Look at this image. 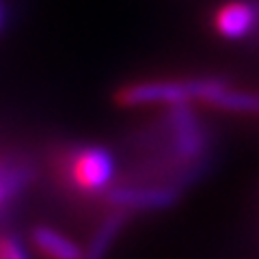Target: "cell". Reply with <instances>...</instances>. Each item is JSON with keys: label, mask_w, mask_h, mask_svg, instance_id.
<instances>
[{"label": "cell", "mask_w": 259, "mask_h": 259, "mask_svg": "<svg viewBox=\"0 0 259 259\" xmlns=\"http://www.w3.org/2000/svg\"><path fill=\"white\" fill-rule=\"evenodd\" d=\"M30 244L44 259H84L82 248L56 227L37 225L30 233Z\"/></svg>", "instance_id": "7a4b0ae2"}, {"label": "cell", "mask_w": 259, "mask_h": 259, "mask_svg": "<svg viewBox=\"0 0 259 259\" xmlns=\"http://www.w3.org/2000/svg\"><path fill=\"white\" fill-rule=\"evenodd\" d=\"M0 259H30L28 250L13 236L0 233Z\"/></svg>", "instance_id": "3957f363"}, {"label": "cell", "mask_w": 259, "mask_h": 259, "mask_svg": "<svg viewBox=\"0 0 259 259\" xmlns=\"http://www.w3.org/2000/svg\"><path fill=\"white\" fill-rule=\"evenodd\" d=\"M15 188H18V175L9 171V168L0 166V205L11 197V192Z\"/></svg>", "instance_id": "277c9868"}, {"label": "cell", "mask_w": 259, "mask_h": 259, "mask_svg": "<svg viewBox=\"0 0 259 259\" xmlns=\"http://www.w3.org/2000/svg\"><path fill=\"white\" fill-rule=\"evenodd\" d=\"M61 182L71 192L100 194L106 192L115 177V160L104 147L97 145H78L59 158L56 164Z\"/></svg>", "instance_id": "6da1fadb"}, {"label": "cell", "mask_w": 259, "mask_h": 259, "mask_svg": "<svg viewBox=\"0 0 259 259\" xmlns=\"http://www.w3.org/2000/svg\"><path fill=\"white\" fill-rule=\"evenodd\" d=\"M0 24H3V15H0Z\"/></svg>", "instance_id": "5b68a950"}]
</instances>
